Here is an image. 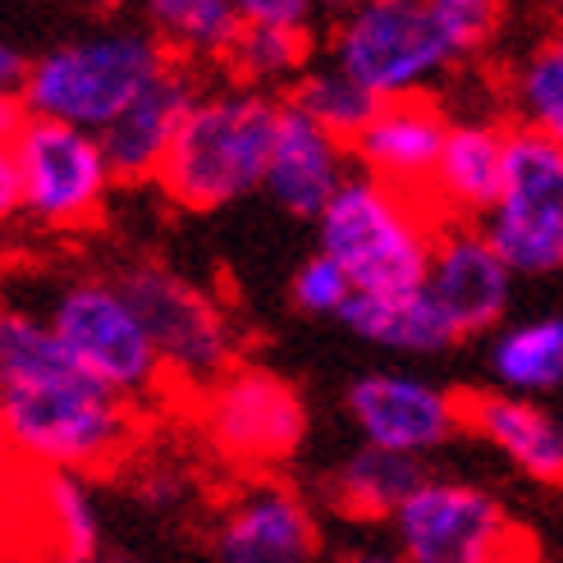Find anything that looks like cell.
<instances>
[{"label":"cell","instance_id":"obj_20","mask_svg":"<svg viewBox=\"0 0 563 563\" xmlns=\"http://www.w3.org/2000/svg\"><path fill=\"white\" fill-rule=\"evenodd\" d=\"M463 431L482 435L495 454L509 459L527 482L559 486L563 476V421L537 404V399H514L499 389H476L463 394Z\"/></svg>","mask_w":563,"mask_h":563},{"label":"cell","instance_id":"obj_17","mask_svg":"<svg viewBox=\"0 0 563 563\" xmlns=\"http://www.w3.org/2000/svg\"><path fill=\"white\" fill-rule=\"evenodd\" d=\"M349 175H353L349 147L321 133L307 115H298L289 101H279V120H275L266 175H262V192L271 202L285 216L317 220Z\"/></svg>","mask_w":563,"mask_h":563},{"label":"cell","instance_id":"obj_16","mask_svg":"<svg viewBox=\"0 0 563 563\" xmlns=\"http://www.w3.org/2000/svg\"><path fill=\"white\" fill-rule=\"evenodd\" d=\"M202 97L197 69L170 60L143 92H137L115 120L97 133V147L106 156V170L115 184H156V170L170 152L175 133L192 101Z\"/></svg>","mask_w":563,"mask_h":563},{"label":"cell","instance_id":"obj_13","mask_svg":"<svg viewBox=\"0 0 563 563\" xmlns=\"http://www.w3.org/2000/svg\"><path fill=\"white\" fill-rule=\"evenodd\" d=\"M216 563H321V518L285 476H243L211 527Z\"/></svg>","mask_w":563,"mask_h":563},{"label":"cell","instance_id":"obj_8","mask_svg":"<svg viewBox=\"0 0 563 563\" xmlns=\"http://www.w3.org/2000/svg\"><path fill=\"white\" fill-rule=\"evenodd\" d=\"M385 527L399 563H541L509 504L467 476L427 472Z\"/></svg>","mask_w":563,"mask_h":563},{"label":"cell","instance_id":"obj_15","mask_svg":"<svg viewBox=\"0 0 563 563\" xmlns=\"http://www.w3.org/2000/svg\"><path fill=\"white\" fill-rule=\"evenodd\" d=\"M449 110L435 97H408V101H380L362 133L349 143L353 175H367L404 197L427 202V188L435 175V161L444 147Z\"/></svg>","mask_w":563,"mask_h":563},{"label":"cell","instance_id":"obj_7","mask_svg":"<svg viewBox=\"0 0 563 563\" xmlns=\"http://www.w3.org/2000/svg\"><path fill=\"white\" fill-rule=\"evenodd\" d=\"M115 285L147 330V344L165 372V389H207L239 362V321L230 302L175 271L161 257H133L115 271Z\"/></svg>","mask_w":563,"mask_h":563},{"label":"cell","instance_id":"obj_18","mask_svg":"<svg viewBox=\"0 0 563 563\" xmlns=\"http://www.w3.org/2000/svg\"><path fill=\"white\" fill-rule=\"evenodd\" d=\"M504 143H509V124L490 115L449 120L435 175L427 188V207L440 224H482L499 192Z\"/></svg>","mask_w":563,"mask_h":563},{"label":"cell","instance_id":"obj_35","mask_svg":"<svg viewBox=\"0 0 563 563\" xmlns=\"http://www.w3.org/2000/svg\"><path fill=\"white\" fill-rule=\"evenodd\" d=\"M0 459H5V435H0Z\"/></svg>","mask_w":563,"mask_h":563},{"label":"cell","instance_id":"obj_30","mask_svg":"<svg viewBox=\"0 0 563 563\" xmlns=\"http://www.w3.org/2000/svg\"><path fill=\"white\" fill-rule=\"evenodd\" d=\"M27 65H33V55H27L14 37H0V97H14L19 101Z\"/></svg>","mask_w":563,"mask_h":563},{"label":"cell","instance_id":"obj_29","mask_svg":"<svg viewBox=\"0 0 563 563\" xmlns=\"http://www.w3.org/2000/svg\"><path fill=\"white\" fill-rule=\"evenodd\" d=\"M133 499L156 514H175L192 499V476L170 459H143V467L133 476Z\"/></svg>","mask_w":563,"mask_h":563},{"label":"cell","instance_id":"obj_5","mask_svg":"<svg viewBox=\"0 0 563 563\" xmlns=\"http://www.w3.org/2000/svg\"><path fill=\"white\" fill-rule=\"evenodd\" d=\"M14 302L27 307L46 325V334L74 372L106 385L133 408L165 394V372L147 344L143 321H137L129 298L120 294L115 275L74 271L60 279H46V289Z\"/></svg>","mask_w":563,"mask_h":563},{"label":"cell","instance_id":"obj_14","mask_svg":"<svg viewBox=\"0 0 563 563\" xmlns=\"http://www.w3.org/2000/svg\"><path fill=\"white\" fill-rule=\"evenodd\" d=\"M514 285L518 279L495 257V247L482 239L476 224H440L421 294L431 298L459 344L476 340V334H495L509 321Z\"/></svg>","mask_w":563,"mask_h":563},{"label":"cell","instance_id":"obj_2","mask_svg":"<svg viewBox=\"0 0 563 563\" xmlns=\"http://www.w3.org/2000/svg\"><path fill=\"white\" fill-rule=\"evenodd\" d=\"M490 0H362L325 27V65L372 101L431 97L499 33Z\"/></svg>","mask_w":563,"mask_h":563},{"label":"cell","instance_id":"obj_3","mask_svg":"<svg viewBox=\"0 0 563 563\" xmlns=\"http://www.w3.org/2000/svg\"><path fill=\"white\" fill-rule=\"evenodd\" d=\"M165 65L170 55L147 23L110 19L78 27L33 55L19 110L23 120H51L97 137Z\"/></svg>","mask_w":563,"mask_h":563},{"label":"cell","instance_id":"obj_1","mask_svg":"<svg viewBox=\"0 0 563 563\" xmlns=\"http://www.w3.org/2000/svg\"><path fill=\"white\" fill-rule=\"evenodd\" d=\"M0 435L37 472L110 476L143 444V408L74 372L27 307L0 298Z\"/></svg>","mask_w":563,"mask_h":563},{"label":"cell","instance_id":"obj_23","mask_svg":"<svg viewBox=\"0 0 563 563\" xmlns=\"http://www.w3.org/2000/svg\"><path fill=\"white\" fill-rule=\"evenodd\" d=\"M427 463L394 459L380 449L357 444L349 459H340L325 476V504L349 522H389L394 509L421 486Z\"/></svg>","mask_w":563,"mask_h":563},{"label":"cell","instance_id":"obj_32","mask_svg":"<svg viewBox=\"0 0 563 563\" xmlns=\"http://www.w3.org/2000/svg\"><path fill=\"white\" fill-rule=\"evenodd\" d=\"M23 124V110L14 97H0V137H14V129Z\"/></svg>","mask_w":563,"mask_h":563},{"label":"cell","instance_id":"obj_6","mask_svg":"<svg viewBox=\"0 0 563 563\" xmlns=\"http://www.w3.org/2000/svg\"><path fill=\"white\" fill-rule=\"evenodd\" d=\"M440 220L427 202L367 175H349L317 216V252L340 266L353 294H412L431 266Z\"/></svg>","mask_w":563,"mask_h":563},{"label":"cell","instance_id":"obj_21","mask_svg":"<svg viewBox=\"0 0 563 563\" xmlns=\"http://www.w3.org/2000/svg\"><path fill=\"white\" fill-rule=\"evenodd\" d=\"M486 367L499 394L545 404L563 385V317H527L504 321L486 344Z\"/></svg>","mask_w":563,"mask_h":563},{"label":"cell","instance_id":"obj_9","mask_svg":"<svg viewBox=\"0 0 563 563\" xmlns=\"http://www.w3.org/2000/svg\"><path fill=\"white\" fill-rule=\"evenodd\" d=\"M197 435L243 476H275L312 431L307 394L262 362H234L224 376L192 394Z\"/></svg>","mask_w":563,"mask_h":563},{"label":"cell","instance_id":"obj_4","mask_svg":"<svg viewBox=\"0 0 563 563\" xmlns=\"http://www.w3.org/2000/svg\"><path fill=\"white\" fill-rule=\"evenodd\" d=\"M279 120V97L230 82L202 88L184 115L170 152H165L156 184L184 211H224L243 197L262 192L271 137Z\"/></svg>","mask_w":563,"mask_h":563},{"label":"cell","instance_id":"obj_27","mask_svg":"<svg viewBox=\"0 0 563 563\" xmlns=\"http://www.w3.org/2000/svg\"><path fill=\"white\" fill-rule=\"evenodd\" d=\"M298 115H307L321 133H330L334 143H353V137L362 133V124L372 120V110L380 101H372L362 88H353V82L344 74H334L330 65H312L302 69L294 82H289V97H285Z\"/></svg>","mask_w":563,"mask_h":563},{"label":"cell","instance_id":"obj_19","mask_svg":"<svg viewBox=\"0 0 563 563\" xmlns=\"http://www.w3.org/2000/svg\"><path fill=\"white\" fill-rule=\"evenodd\" d=\"M243 33L230 51V69L243 88L271 92L312 69L317 55V5L307 0H243Z\"/></svg>","mask_w":563,"mask_h":563},{"label":"cell","instance_id":"obj_22","mask_svg":"<svg viewBox=\"0 0 563 563\" xmlns=\"http://www.w3.org/2000/svg\"><path fill=\"white\" fill-rule=\"evenodd\" d=\"M340 325L357 340H367L385 353H404V357H440L449 349H459L454 330L444 325V317L431 307V298L412 289V294H353L340 312Z\"/></svg>","mask_w":563,"mask_h":563},{"label":"cell","instance_id":"obj_34","mask_svg":"<svg viewBox=\"0 0 563 563\" xmlns=\"http://www.w3.org/2000/svg\"><path fill=\"white\" fill-rule=\"evenodd\" d=\"M340 563H399L389 550H376V545H367V550H353V554H344Z\"/></svg>","mask_w":563,"mask_h":563},{"label":"cell","instance_id":"obj_10","mask_svg":"<svg viewBox=\"0 0 563 563\" xmlns=\"http://www.w3.org/2000/svg\"><path fill=\"white\" fill-rule=\"evenodd\" d=\"M482 239L514 279H550L563 266V143L541 133L509 129L504 175Z\"/></svg>","mask_w":563,"mask_h":563},{"label":"cell","instance_id":"obj_24","mask_svg":"<svg viewBox=\"0 0 563 563\" xmlns=\"http://www.w3.org/2000/svg\"><path fill=\"white\" fill-rule=\"evenodd\" d=\"M27 495H33L46 559H78L101 550V499L88 476L27 467Z\"/></svg>","mask_w":563,"mask_h":563},{"label":"cell","instance_id":"obj_31","mask_svg":"<svg viewBox=\"0 0 563 563\" xmlns=\"http://www.w3.org/2000/svg\"><path fill=\"white\" fill-rule=\"evenodd\" d=\"M19 220V175H14V152L10 137H0V230Z\"/></svg>","mask_w":563,"mask_h":563},{"label":"cell","instance_id":"obj_33","mask_svg":"<svg viewBox=\"0 0 563 563\" xmlns=\"http://www.w3.org/2000/svg\"><path fill=\"white\" fill-rule=\"evenodd\" d=\"M33 563H137V559H129V554H106V550H97V554H78V559H33Z\"/></svg>","mask_w":563,"mask_h":563},{"label":"cell","instance_id":"obj_28","mask_svg":"<svg viewBox=\"0 0 563 563\" xmlns=\"http://www.w3.org/2000/svg\"><path fill=\"white\" fill-rule=\"evenodd\" d=\"M289 298L302 317H317V321H340L344 302L353 298V285L344 279L340 266H330L321 252H312L298 271H294V285H289Z\"/></svg>","mask_w":563,"mask_h":563},{"label":"cell","instance_id":"obj_26","mask_svg":"<svg viewBox=\"0 0 563 563\" xmlns=\"http://www.w3.org/2000/svg\"><path fill=\"white\" fill-rule=\"evenodd\" d=\"M509 106L522 133H541L563 143V42L541 37L509 74Z\"/></svg>","mask_w":563,"mask_h":563},{"label":"cell","instance_id":"obj_25","mask_svg":"<svg viewBox=\"0 0 563 563\" xmlns=\"http://www.w3.org/2000/svg\"><path fill=\"white\" fill-rule=\"evenodd\" d=\"M143 14H147L143 23L156 33L165 55L188 69L230 60V51L243 33L234 0H152Z\"/></svg>","mask_w":563,"mask_h":563},{"label":"cell","instance_id":"obj_12","mask_svg":"<svg viewBox=\"0 0 563 563\" xmlns=\"http://www.w3.org/2000/svg\"><path fill=\"white\" fill-rule=\"evenodd\" d=\"M344 412L357 444L412 463H427L463 435V394L404 367L353 376L344 389Z\"/></svg>","mask_w":563,"mask_h":563},{"label":"cell","instance_id":"obj_11","mask_svg":"<svg viewBox=\"0 0 563 563\" xmlns=\"http://www.w3.org/2000/svg\"><path fill=\"white\" fill-rule=\"evenodd\" d=\"M10 152L19 175V216L55 234H78L101 220L115 179L92 133L23 120L10 137Z\"/></svg>","mask_w":563,"mask_h":563}]
</instances>
